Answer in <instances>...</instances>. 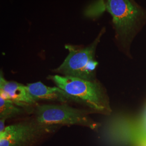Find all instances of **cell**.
<instances>
[{"label": "cell", "mask_w": 146, "mask_h": 146, "mask_svg": "<svg viewBox=\"0 0 146 146\" xmlns=\"http://www.w3.org/2000/svg\"><path fill=\"white\" fill-rule=\"evenodd\" d=\"M48 80L76 100L78 106L92 112H109V105L102 87L96 81H89L57 74L49 75Z\"/></svg>", "instance_id": "1"}, {"label": "cell", "mask_w": 146, "mask_h": 146, "mask_svg": "<svg viewBox=\"0 0 146 146\" xmlns=\"http://www.w3.org/2000/svg\"><path fill=\"white\" fill-rule=\"evenodd\" d=\"M105 31L104 28L94 41L88 46L66 44L65 48L68 55L58 68L52 69V73L66 76L94 81L98 62L95 59L96 48Z\"/></svg>", "instance_id": "2"}, {"label": "cell", "mask_w": 146, "mask_h": 146, "mask_svg": "<svg viewBox=\"0 0 146 146\" xmlns=\"http://www.w3.org/2000/svg\"><path fill=\"white\" fill-rule=\"evenodd\" d=\"M92 111L65 104H37L32 117L38 122L52 125H79L94 129L97 125L89 116Z\"/></svg>", "instance_id": "3"}, {"label": "cell", "mask_w": 146, "mask_h": 146, "mask_svg": "<svg viewBox=\"0 0 146 146\" xmlns=\"http://www.w3.org/2000/svg\"><path fill=\"white\" fill-rule=\"evenodd\" d=\"M60 127L41 123L31 117L6 126L0 132V146H36Z\"/></svg>", "instance_id": "4"}, {"label": "cell", "mask_w": 146, "mask_h": 146, "mask_svg": "<svg viewBox=\"0 0 146 146\" xmlns=\"http://www.w3.org/2000/svg\"><path fill=\"white\" fill-rule=\"evenodd\" d=\"M106 8L112 17L117 40H128L143 19L142 10L133 0H106Z\"/></svg>", "instance_id": "5"}, {"label": "cell", "mask_w": 146, "mask_h": 146, "mask_svg": "<svg viewBox=\"0 0 146 146\" xmlns=\"http://www.w3.org/2000/svg\"><path fill=\"white\" fill-rule=\"evenodd\" d=\"M0 97L28 110H34L38 104L28 92L26 85L6 80L2 70L0 73Z\"/></svg>", "instance_id": "6"}, {"label": "cell", "mask_w": 146, "mask_h": 146, "mask_svg": "<svg viewBox=\"0 0 146 146\" xmlns=\"http://www.w3.org/2000/svg\"><path fill=\"white\" fill-rule=\"evenodd\" d=\"M27 88L31 96L38 101H49L58 104L78 105L76 100L58 87L47 86L41 82L26 84Z\"/></svg>", "instance_id": "7"}, {"label": "cell", "mask_w": 146, "mask_h": 146, "mask_svg": "<svg viewBox=\"0 0 146 146\" xmlns=\"http://www.w3.org/2000/svg\"><path fill=\"white\" fill-rule=\"evenodd\" d=\"M34 110H28L0 97V120L6 121L27 114H32Z\"/></svg>", "instance_id": "8"}, {"label": "cell", "mask_w": 146, "mask_h": 146, "mask_svg": "<svg viewBox=\"0 0 146 146\" xmlns=\"http://www.w3.org/2000/svg\"><path fill=\"white\" fill-rule=\"evenodd\" d=\"M135 143L136 146H146V133H141L136 136Z\"/></svg>", "instance_id": "9"}]
</instances>
